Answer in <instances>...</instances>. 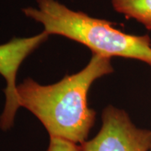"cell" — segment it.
<instances>
[{
  "label": "cell",
  "mask_w": 151,
  "mask_h": 151,
  "mask_svg": "<svg viewBox=\"0 0 151 151\" xmlns=\"http://www.w3.org/2000/svg\"><path fill=\"white\" fill-rule=\"evenodd\" d=\"M38 8L23 12L43 24L48 35H59L86 45L93 54L121 56L144 61L151 65V40L149 35L124 33L111 22L71 10L56 0H36Z\"/></svg>",
  "instance_id": "obj_2"
},
{
  "label": "cell",
  "mask_w": 151,
  "mask_h": 151,
  "mask_svg": "<svg viewBox=\"0 0 151 151\" xmlns=\"http://www.w3.org/2000/svg\"><path fill=\"white\" fill-rule=\"evenodd\" d=\"M113 9L151 30V0H112Z\"/></svg>",
  "instance_id": "obj_5"
},
{
  "label": "cell",
  "mask_w": 151,
  "mask_h": 151,
  "mask_svg": "<svg viewBox=\"0 0 151 151\" xmlns=\"http://www.w3.org/2000/svg\"><path fill=\"white\" fill-rule=\"evenodd\" d=\"M113 71L110 57L92 54L84 69L55 84L24 80L17 86L19 104L40 121L50 138L81 145L96 119V112L87 104L89 89L96 80Z\"/></svg>",
  "instance_id": "obj_1"
},
{
  "label": "cell",
  "mask_w": 151,
  "mask_h": 151,
  "mask_svg": "<svg viewBox=\"0 0 151 151\" xmlns=\"http://www.w3.org/2000/svg\"><path fill=\"white\" fill-rule=\"evenodd\" d=\"M49 35L45 31L32 37L14 38L9 42L0 45V74L5 79V105L0 116V129L9 130L14 123L19 108L17 93L16 76L23 61L33 51L44 43Z\"/></svg>",
  "instance_id": "obj_4"
},
{
  "label": "cell",
  "mask_w": 151,
  "mask_h": 151,
  "mask_svg": "<svg viewBox=\"0 0 151 151\" xmlns=\"http://www.w3.org/2000/svg\"><path fill=\"white\" fill-rule=\"evenodd\" d=\"M46 151H81V147L80 145L65 139L50 138V144Z\"/></svg>",
  "instance_id": "obj_6"
},
{
  "label": "cell",
  "mask_w": 151,
  "mask_h": 151,
  "mask_svg": "<svg viewBox=\"0 0 151 151\" xmlns=\"http://www.w3.org/2000/svg\"><path fill=\"white\" fill-rule=\"evenodd\" d=\"M80 147L81 151H150L151 131L136 127L124 110L108 106L101 129Z\"/></svg>",
  "instance_id": "obj_3"
},
{
  "label": "cell",
  "mask_w": 151,
  "mask_h": 151,
  "mask_svg": "<svg viewBox=\"0 0 151 151\" xmlns=\"http://www.w3.org/2000/svg\"><path fill=\"white\" fill-rule=\"evenodd\" d=\"M150 151H151V147H150Z\"/></svg>",
  "instance_id": "obj_7"
}]
</instances>
